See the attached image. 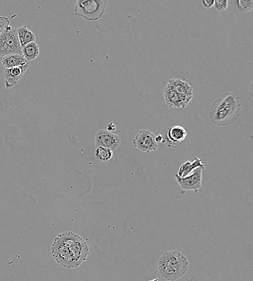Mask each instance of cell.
I'll return each mask as SVG.
<instances>
[{
    "instance_id": "obj_18",
    "label": "cell",
    "mask_w": 253,
    "mask_h": 281,
    "mask_svg": "<svg viewBox=\"0 0 253 281\" xmlns=\"http://www.w3.org/2000/svg\"><path fill=\"white\" fill-rule=\"evenodd\" d=\"M237 6L243 13L251 12L253 7V0H237Z\"/></svg>"
},
{
    "instance_id": "obj_15",
    "label": "cell",
    "mask_w": 253,
    "mask_h": 281,
    "mask_svg": "<svg viewBox=\"0 0 253 281\" xmlns=\"http://www.w3.org/2000/svg\"><path fill=\"white\" fill-rule=\"evenodd\" d=\"M17 33L21 48L29 43L36 42V35L26 26L19 27L17 29Z\"/></svg>"
},
{
    "instance_id": "obj_8",
    "label": "cell",
    "mask_w": 253,
    "mask_h": 281,
    "mask_svg": "<svg viewBox=\"0 0 253 281\" xmlns=\"http://www.w3.org/2000/svg\"><path fill=\"white\" fill-rule=\"evenodd\" d=\"M163 97L166 104L170 107L184 108L190 104L193 96L181 94L167 85L163 91Z\"/></svg>"
},
{
    "instance_id": "obj_6",
    "label": "cell",
    "mask_w": 253,
    "mask_h": 281,
    "mask_svg": "<svg viewBox=\"0 0 253 281\" xmlns=\"http://www.w3.org/2000/svg\"><path fill=\"white\" fill-rule=\"evenodd\" d=\"M132 145L138 150L147 153L156 151L158 148L155 134L148 130L139 131L132 141Z\"/></svg>"
},
{
    "instance_id": "obj_11",
    "label": "cell",
    "mask_w": 253,
    "mask_h": 281,
    "mask_svg": "<svg viewBox=\"0 0 253 281\" xmlns=\"http://www.w3.org/2000/svg\"><path fill=\"white\" fill-rule=\"evenodd\" d=\"M186 136L187 132L184 128L180 125H174L168 128L165 139L169 144L168 146L173 148L184 140Z\"/></svg>"
},
{
    "instance_id": "obj_10",
    "label": "cell",
    "mask_w": 253,
    "mask_h": 281,
    "mask_svg": "<svg viewBox=\"0 0 253 281\" xmlns=\"http://www.w3.org/2000/svg\"><path fill=\"white\" fill-rule=\"evenodd\" d=\"M29 66L28 62L25 65L13 68L6 69L3 73L5 80V86L10 89L17 85L18 81L21 79Z\"/></svg>"
},
{
    "instance_id": "obj_1",
    "label": "cell",
    "mask_w": 253,
    "mask_h": 281,
    "mask_svg": "<svg viewBox=\"0 0 253 281\" xmlns=\"http://www.w3.org/2000/svg\"><path fill=\"white\" fill-rule=\"evenodd\" d=\"M87 242L72 232L61 233L54 238L51 248L56 262L67 269L77 268L86 261L89 254Z\"/></svg>"
},
{
    "instance_id": "obj_21",
    "label": "cell",
    "mask_w": 253,
    "mask_h": 281,
    "mask_svg": "<svg viewBox=\"0 0 253 281\" xmlns=\"http://www.w3.org/2000/svg\"><path fill=\"white\" fill-rule=\"evenodd\" d=\"M202 3L206 8H211L215 6L214 0H202Z\"/></svg>"
},
{
    "instance_id": "obj_2",
    "label": "cell",
    "mask_w": 253,
    "mask_h": 281,
    "mask_svg": "<svg viewBox=\"0 0 253 281\" xmlns=\"http://www.w3.org/2000/svg\"><path fill=\"white\" fill-rule=\"evenodd\" d=\"M241 109L239 97L226 92L221 94L213 101L208 117L215 126L228 127L239 119Z\"/></svg>"
},
{
    "instance_id": "obj_12",
    "label": "cell",
    "mask_w": 253,
    "mask_h": 281,
    "mask_svg": "<svg viewBox=\"0 0 253 281\" xmlns=\"http://www.w3.org/2000/svg\"><path fill=\"white\" fill-rule=\"evenodd\" d=\"M202 159L195 157L192 161H187L180 167L178 171V176L183 177L191 173L198 168L205 169V167L202 164Z\"/></svg>"
},
{
    "instance_id": "obj_4",
    "label": "cell",
    "mask_w": 253,
    "mask_h": 281,
    "mask_svg": "<svg viewBox=\"0 0 253 281\" xmlns=\"http://www.w3.org/2000/svg\"><path fill=\"white\" fill-rule=\"evenodd\" d=\"M107 5V0H77L74 13L88 21H97L105 14Z\"/></svg>"
},
{
    "instance_id": "obj_3",
    "label": "cell",
    "mask_w": 253,
    "mask_h": 281,
    "mask_svg": "<svg viewBox=\"0 0 253 281\" xmlns=\"http://www.w3.org/2000/svg\"><path fill=\"white\" fill-rule=\"evenodd\" d=\"M159 274L167 281H176L189 270V262L186 256L177 250L165 251L157 264Z\"/></svg>"
},
{
    "instance_id": "obj_5",
    "label": "cell",
    "mask_w": 253,
    "mask_h": 281,
    "mask_svg": "<svg viewBox=\"0 0 253 281\" xmlns=\"http://www.w3.org/2000/svg\"><path fill=\"white\" fill-rule=\"evenodd\" d=\"M22 54L17 29L9 25L0 35V56Z\"/></svg>"
},
{
    "instance_id": "obj_7",
    "label": "cell",
    "mask_w": 253,
    "mask_h": 281,
    "mask_svg": "<svg viewBox=\"0 0 253 281\" xmlns=\"http://www.w3.org/2000/svg\"><path fill=\"white\" fill-rule=\"evenodd\" d=\"M204 170L198 168L191 173L185 177H181L176 175V179L183 191H193L198 193L202 185V172Z\"/></svg>"
},
{
    "instance_id": "obj_24",
    "label": "cell",
    "mask_w": 253,
    "mask_h": 281,
    "mask_svg": "<svg viewBox=\"0 0 253 281\" xmlns=\"http://www.w3.org/2000/svg\"><path fill=\"white\" fill-rule=\"evenodd\" d=\"M159 281V279L157 278V279H152L150 280H148L147 281Z\"/></svg>"
},
{
    "instance_id": "obj_16",
    "label": "cell",
    "mask_w": 253,
    "mask_h": 281,
    "mask_svg": "<svg viewBox=\"0 0 253 281\" xmlns=\"http://www.w3.org/2000/svg\"><path fill=\"white\" fill-rule=\"evenodd\" d=\"M22 54L28 62L33 61L39 56V46L36 42L29 43L22 48Z\"/></svg>"
},
{
    "instance_id": "obj_23",
    "label": "cell",
    "mask_w": 253,
    "mask_h": 281,
    "mask_svg": "<svg viewBox=\"0 0 253 281\" xmlns=\"http://www.w3.org/2000/svg\"><path fill=\"white\" fill-rule=\"evenodd\" d=\"M155 140L157 144H158V143H163L166 141L165 138L160 134L155 136Z\"/></svg>"
},
{
    "instance_id": "obj_9",
    "label": "cell",
    "mask_w": 253,
    "mask_h": 281,
    "mask_svg": "<svg viewBox=\"0 0 253 281\" xmlns=\"http://www.w3.org/2000/svg\"><path fill=\"white\" fill-rule=\"evenodd\" d=\"M121 142L120 136L103 130H99L95 135L96 147L107 148L112 151L118 149L121 144Z\"/></svg>"
},
{
    "instance_id": "obj_22",
    "label": "cell",
    "mask_w": 253,
    "mask_h": 281,
    "mask_svg": "<svg viewBox=\"0 0 253 281\" xmlns=\"http://www.w3.org/2000/svg\"><path fill=\"white\" fill-rule=\"evenodd\" d=\"M117 129V127L115 124H114L112 122H110V123H108V127H107V131H109V132H111V131H116Z\"/></svg>"
},
{
    "instance_id": "obj_19",
    "label": "cell",
    "mask_w": 253,
    "mask_h": 281,
    "mask_svg": "<svg viewBox=\"0 0 253 281\" xmlns=\"http://www.w3.org/2000/svg\"><path fill=\"white\" fill-rule=\"evenodd\" d=\"M227 0H215V6L217 11H225L228 8Z\"/></svg>"
},
{
    "instance_id": "obj_20",
    "label": "cell",
    "mask_w": 253,
    "mask_h": 281,
    "mask_svg": "<svg viewBox=\"0 0 253 281\" xmlns=\"http://www.w3.org/2000/svg\"><path fill=\"white\" fill-rule=\"evenodd\" d=\"M10 21L8 18L0 16V35L4 29L9 25Z\"/></svg>"
},
{
    "instance_id": "obj_14",
    "label": "cell",
    "mask_w": 253,
    "mask_h": 281,
    "mask_svg": "<svg viewBox=\"0 0 253 281\" xmlns=\"http://www.w3.org/2000/svg\"><path fill=\"white\" fill-rule=\"evenodd\" d=\"M28 62L22 54H13L4 56L1 62L2 66L6 69L22 66Z\"/></svg>"
},
{
    "instance_id": "obj_17",
    "label": "cell",
    "mask_w": 253,
    "mask_h": 281,
    "mask_svg": "<svg viewBox=\"0 0 253 281\" xmlns=\"http://www.w3.org/2000/svg\"><path fill=\"white\" fill-rule=\"evenodd\" d=\"M95 154L96 159L103 162L110 160L113 156V151L111 150L102 147H97Z\"/></svg>"
},
{
    "instance_id": "obj_13",
    "label": "cell",
    "mask_w": 253,
    "mask_h": 281,
    "mask_svg": "<svg viewBox=\"0 0 253 281\" xmlns=\"http://www.w3.org/2000/svg\"><path fill=\"white\" fill-rule=\"evenodd\" d=\"M167 85L181 94L193 96V87L184 81L179 78H173L168 81Z\"/></svg>"
}]
</instances>
